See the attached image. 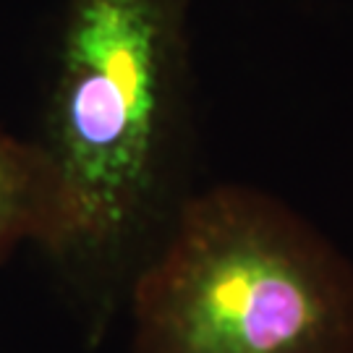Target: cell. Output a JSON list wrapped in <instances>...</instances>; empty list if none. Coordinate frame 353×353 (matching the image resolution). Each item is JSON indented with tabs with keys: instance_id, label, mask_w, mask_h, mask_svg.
I'll list each match as a JSON object with an SVG mask.
<instances>
[{
	"instance_id": "6da1fadb",
	"label": "cell",
	"mask_w": 353,
	"mask_h": 353,
	"mask_svg": "<svg viewBox=\"0 0 353 353\" xmlns=\"http://www.w3.org/2000/svg\"><path fill=\"white\" fill-rule=\"evenodd\" d=\"M189 0H65L42 152L50 256L100 341L189 199Z\"/></svg>"
},
{
	"instance_id": "3957f363",
	"label": "cell",
	"mask_w": 353,
	"mask_h": 353,
	"mask_svg": "<svg viewBox=\"0 0 353 353\" xmlns=\"http://www.w3.org/2000/svg\"><path fill=\"white\" fill-rule=\"evenodd\" d=\"M50 217L48 168L34 139L0 123V265L21 243H37Z\"/></svg>"
},
{
	"instance_id": "7a4b0ae2",
	"label": "cell",
	"mask_w": 353,
	"mask_h": 353,
	"mask_svg": "<svg viewBox=\"0 0 353 353\" xmlns=\"http://www.w3.org/2000/svg\"><path fill=\"white\" fill-rule=\"evenodd\" d=\"M126 306L134 353H353V265L243 183L191 191Z\"/></svg>"
}]
</instances>
